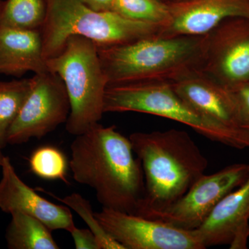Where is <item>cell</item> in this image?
<instances>
[{"instance_id":"6da1fadb","label":"cell","mask_w":249,"mask_h":249,"mask_svg":"<svg viewBox=\"0 0 249 249\" xmlns=\"http://www.w3.org/2000/svg\"><path fill=\"white\" fill-rule=\"evenodd\" d=\"M70 167L76 182L96 192L103 207L137 214L145 196L142 163L115 125L94 124L76 136Z\"/></svg>"},{"instance_id":"7a4b0ae2","label":"cell","mask_w":249,"mask_h":249,"mask_svg":"<svg viewBox=\"0 0 249 249\" xmlns=\"http://www.w3.org/2000/svg\"><path fill=\"white\" fill-rule=\"evenodd\" d=\"M129 138L145 178V196L137 215L173 204L207 169L206 157L186 131L135 132Z\"/></svg>"},{"instance_id":"3957f363","label":"cell","mask_w":249,"mask_h":249,"mask_svg":"<svg viewBox=\"0 0 249 249\" xmlns=\"http://www.w3.org/2000/svg\"><path fill=\"white\" fill-rule=\"evenodd\" d=\"M208 34L150 36L124 45L98 48L108 85L173 83L202 70Z\"/></svg>"},{"instance_id":"277c9868","label":"cell","mask_w":249,"mask_h":249,"mask_svg":"<svg viewBox=\"0 0 249 249\" xmlns=\"http://www.w3.org/2000/svg\"><path fill=\"white\" fill-rule=\"evenodd\" d=\"M46 4L47 14L40 29L46 60L61 53L71 36H83L98 48H106L158 35L161 29L113 11H93L80 0H46Z\"/></svg>"},{"instance_id":"5b68a950","label":"cell","mask_w":249,"mask_h":249,"mask_svg":"<svg viewBox=\"0 0 249 249\" xmlns=\"http://www.w3.org/2000/svg\"><path fill=\"white\" fill-rule=\"evenodd\" d=\"M144 113L177 121L203 137L236 149L249 148V133L206 117L175 92L168 82H141L108 85L104 113Z\"/></svg>"},{"instance_id":"8992f818","label":"cell","mask_w":249,"mask_h":249,"mask_svg":"<svg viewBox=\"0 0 249 249\" xmlns=\"http://www.w3.org/2000/svg\"><path fill=\"white\" fill-rule=\"evenodd\" d=\"M47 65L49 71L62 78L68 93L71 109L67 132L76 137L98 124L105 114L108 82L94 42L83 36H71L61 53L48 59Z\"/></svg>"},{"instance_id":"52a82bcc","label":"cell","mask_w":249,"mask_h":249,"mask_svg":"<svg viewBox=\"0 0 249 249\" xmlns=\"http://www.w3.org/2000/svg\"><path fill=\"white\" fill-rule=\"evenodd\" d=\"M249 164L235 163L212 175H203L180 199L165 209L142 217L157 219L187 231L198 229L216 205L249 178Z\"/></svg>"},{"instance_id":"ba28073f","label":"cell","mask_w":249,"mask_h":249,"mask_svg":"<svg viewBox=\"0 0 249 249\" xmlns=\"http://www.w3.org/2000/svg\"><path fill=\"white\" fill-rule=\"evenodd\" d=\"M32 80L30 94L8 132L6 142L10 145L43 138L66 124L70 116V98L58 74L49 71L35 74Z\"/></svg>"},{"instance_id":"9c48e42d","label":"cell","mask_w":249,"mask_h":249,"mask_svg":"<svg viewBox=\"0 0 249 249\" xmlns=\"http://www.w3.org/2000/svg\"><path fill=\"white\" fill-rule=\"evenodd\" d=\"M101 225L124 249H204L195 231L103 207L95 212Z\"/></svg>"},{"instance_id":"30bf717a","label":"cell","mask_w":249,"mask_h":249,"mask_svg":"<svg viewBox=\"0 0 249 249\" xmlns=\"http://www.w3.org/2000/svg\"><path fill=\"white\" fill-rule=\"evenodd\" d=\"M208 34L202 71L233 90L249 84V19H226Z\"/></svg>"},{"instance_id":"8fae6325","label":"cell","mask_w":249,"mask_h":249,"mask_svg":"<svg viewBox=\"0 0 249 249\" xmlns=\"http://www.w3.org/2000/svg\"><path fill=\"white\" fill-rule=\"evenodd\" d=\"M0 180V209L11 214L20 212L36 217L51 231L70 232L76 226L67 206L53 204L39 196L18 176L9 157L1 165Z\"/></svg>"},{"instance_id":"7c38bea8","label":"cell","mask_w":249,"mask_h":249,"mask_svg":"<svg viewBox=\"0 0 249 249\" xmlns=\"http://www.w3.org/2000/svg\"><path fill=\"white\" fill-rule=\"evenodd\" d=\"M205 249L230 246L247 249L249 237V175L243 184L221 199L206 221L194 230Z\"/></svg>"},{"instance_id":"4fadbf2b","label":"cell","mask_w":249,"mask_h":249,"mask_svg":"<svg viewBox=\"0 0 249 249\" xmlns=\"http://www.w3.org/2000/svg\"><path fill=\"white\" fill-rule=\"evenodd\" d=\"M170 22L158 36H203L229 18L249 19V0H174L168 1Z\"/></svg>"},{"instance_id":"5bb4252c","label":"cell","mask_w":249,"mask_h":249,"mask_svg":"<svg viewBox=\"0 0 249 249\" xmlns=\"http://www.w3.org/2000/svg\"><path fill=\"white\" fill-rule=\"evenodd\" d=\"M170 83L175 92L202 115L227 127L242 129L233 91L202 70Z\"/></svg>"},{"instance_id":"9a60e30c","label":"cell","mask_w":249,"mask_h":249,"mask_svg":"<svg viewBox=\"0 0 249 249\" xmlns=\"http://www.w3.org/2000/svg\"><path fill=\"white\" fill-rule=\"evenodd\" d=\"M49 71L40 30L0 27V74L21 77Z\"/></svg>"},{"instance_id":"2e32d148","label":"cell","mask_w":249,"mask_h":249,"mask_svg":"<svg viewBox=\"0 0 249 249\" xmlns=\"http://www.w3.org/2000/svg\"><path fill=\"white\" fill-rule=\"evenodd\" d=\"M5 238L9 249H58L52 231L36 217L14 212Z\"/></svg>"},{"instance_id":"e0dca14e","label":"cell","mask_w":249,"mask_h":249,"mask_svg":"<svg viewBox=\"0 0 249 249\" xmlns=\"http://www.w3.org/2000/svg\"><path fill=\"white\" fill-rule=\"evenodd\" d=\"M46 14V0H5L0 8V27L40 30Z\"/></svg>"},{"instance_id":"ac0fdd59","label":"cell","mask_w":249,"mask_h":249,"mask_svg":"<svg viewBox=\"0 0 249 249\" xmlns=\"http://www.w3.org/2000/svg\"><path fill=\"white\" fill-rule=\"evenodd\" d=\"M32 85V78L0 81V144L4 147L10 127L24 107Z\"/></svg>"},{"instance_id":"d6986e66","label":"cell","mask_w":249,"mask_h":249,"mask_svg":"<svg viewBox=\"0 0 249 249\" xmlns=\"http://www.w3.org/2000/svg\"><path fill=\"white\" fill-rule=\"evenodd\" d=\"M112 11L132 20L160 26L161 29L168 27L171 19L168 1L164 0H114Z\"/></svg>"},{"instance_id":"ffe728a7","label":"cell","mask_w":249,"mask_h":249,"mask_svg":"<svg viewBox=\"0 0 249 249\" xmlns=\"http://www.w3.org/2000/svg\"><path fill=\"white\" fill-rule=\"evenodd\" d=\"M58 199L82 218L96 237L100 249H124V246L114 240L105 230L95 215L89 201L78 193H72L70 196Z\"/></svg>"},{"instance_id":"44dd1931","label":"cell","mask_w":249,"mask_h":249,"mask_svg":"<svg viewBox=\"0 0 249 249\" xmlns=\"http://www.w3.org/2000/svg\"><path fill=\"white\" fill-rule=\"evenodd\" d=\"M33 173L47 180L61 179L66 181V157L56 147L43 146L33 152L29 159Z\"/></svg>"},{"instance_id":"7402d4cb","label":"cell","mask_w":249,"mask_h":249,"mask_svg":"<svg viewBox=\"0 0 249 249\" xmlns=\"http://www.w3.org/2000/svg\"><path fill=\"white\" fill-rule=\"evenodd\" d=\"M232 91L238 106L240 127L249 133V84L242 85Z\"/></svg>"},{"instance_id":"603a6c76","label":"cell","mask_w":249,"mask_h":249,"mask_svg":"<svg viewBox=\"0 0 249 249\" xmlns=\"http://www.w3.org/2000/svg\"><path fill=\"white\" fill-rule=\"evenodd\" d=\"M70 232L76 249H100L96 237L89 229L75 227Z\"/></svg>"},{"instance_id":"cb8c5ba5","label":"cell","mask_w":249,"mask_h":249,"mask_svg":"<svg viewBox=\"0 0 249 249\" xmlns=\"http://www.w3.org/2000/svg\"><path fill=\"white\" fill-rule=\"evenodd\" d=\"M85 6L96 11H112L114 0H80Z\"/></svg>"},{"instance_id":"d4e9b609","label":"cell","mask_w":249,"mask_h":249,"mask_svg":"<svg viewBox=\"0 0 249 249\" xmlns=\"http://www.w3.org/2000/svg\"><path fill=\"white\" fill-rule=\"evenodd\" d=\"M4 147L2 146V145L0 144V168L1 167V165H2L3 160H4V159L5 156L4 154H3L2 150Z\"/></svg>"},{"instance_id":"484cf974","label":"cell","mask_w":249,"mask_h":249,"mask_svg":"<svg viewBox=\"0 0 249 249\" xmlns=\"http://www.w3.org/2000/svg\"><path fill=\"white\" fill-rule=\"evenodd\" d=\"M3 0H0V8H1V3H2Z\"/></svg>"},{"instance_id":"4316f807","label":"cell","mask_w":249,"mask_h":249,"mask_svg":"<svg viewBox=\"0 0 249 249\" xmlns=\"http://www.w3.org/2000/svg\"><path fill=\"white\" fill-rule=\"evenodd\" d=\"M164 1H171V0H164Z\"/></svg>"},{"instance_id":"83f0119b","label":"cell","mask_w":249,"mask_h":249,"mask_svg":"<svg viewBox=\"0 0 249 249\" xmlns=\"http://www.w3.org/2000/svg\"><path fill=\"white\" fill-rule=\"evenodd\" d=\"M173 1H174V0H173Z\"/></svg>"}]
</instances>
